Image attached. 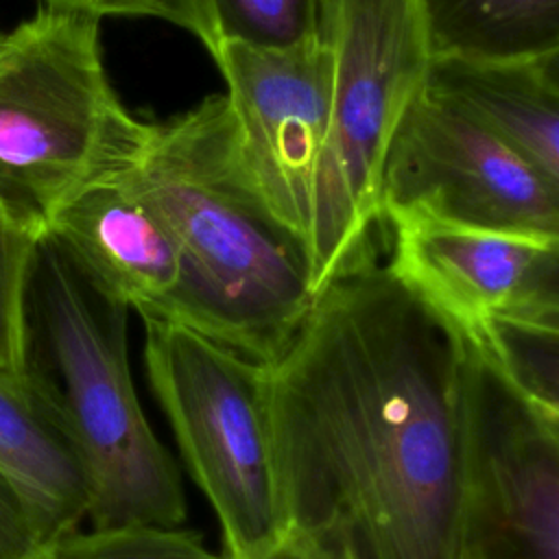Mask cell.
I'll list each match as a JSON object with an SVG mask.
<instances>
[{
	"label": "cell",
	"mask_w": 559,
	"mask_h": 559,
	"mask_svg": "<svg viewBox=\"0 0 559 559\" xmlns=\"http://www.w3.org/2000/svg\"><path fill=\"white\" fill-rule=\"evenodd\" d=\"M474 356L373 249L328 280L266 367L286 533L323 559H474Z\"/></svg>",
	"instance_id": "1"
},
{
	"label": "cell",
	"mask_w": 559,
	"mask_h": 559,
	"mask_svg": "<svg viewBox=\"0 0 559 559\" xmlns=\"http://www.w3.org/2000/svg\"><path fill=\"white\" fill-rule=\"evenodd\" d=\"M127 179L164 221L181 260L162 321L275 365L319 290L306 240L280 218L247 164L227 96L148 122Z\"/></svg>",
	"instance_id": "2"
},
{
	"label": "cell",
	"mask_w": 559,
	"mask_h": 559,
	"mask_svg": "<svg viewBox=\"0 0 559 559\" xmlns=\"http://www.w3.org/2000/svg\"><path fill=\"white\" fill-rule=\"evenodd\" d=\"M129 310L55 231L31 242L22 293L26 373L81 450L92 483V528L179 526L183 483L135 395Z\"/></svg>",
	"instance_id": "3"
},
{
	"label": "cell",
	"mask_w": 559,
	"mask_h": 559,
	"mask_svg": "<svg viewBox=\"0 0 559 559\" xmlns=\"http://www.w3.org/2000/svg\"><path fill=\"white\" fill-rule=\"evenodd\" d=\"M98 24L41 7L0 33V205L31 242L81 190L129 170L148 138L107 79Z\"/></svg>",
	"instance_id": "4"
},
{
	"label": "cell",
	"mask_w": 559,
	"mask_h": 559,
	"mask_svg": "<svg viewBox=\"0 0 559 559\" xmlns=\"http://www.w3.org/2000/svg\"><path fill=\"white\" fill-rule=\"evenodd\" d=\"M319 33L330 122L310 234L317 290L373 249L382 164L430 63L417 0H321Z\"/></svg>",
	"instance_id": "5"
},
{
	"label": "cell",
	"mask_w": 559,
	"mask_h": 559,
	"mask_svg": "<svg viewBox=\"0 0 559 559\" xmlns=\"http://www.w3.org/2000/svg\"><path fill=\"white\" fill-rule=\"evenodd\" d=\"M144 321L151 389L214 509L227 559H255L288 526L269 421V373L175 321Z\"/></svg>",
	"instance_id": "6"
},
{
	"label": "cell",
	"mask_w": 559,
	"mask_h": 559,
	"mask_svg": "<svg viewBox=\"0 0 559 559\" xmlns=\"http://www.w3.org/2000/svg\"><path fill=\"white\" fill-rule=\"evenodd\" d=\"M380 218L559 240V186L424 85L382 164Z\"/></svg>",
	"instance_id": "7"
},
{
	"label": "cell",
	"mask_w": 559,
	"mask_h": 559,
	"mask_svg": "<svg viewBox=\"0 0 559 559\" xmlns=\"http://www.w3.org/2000/svg\"><path fill=\"white\" fill-rule=\"evenodd\" d=\"M474 559H559V411L518 386L476 338Z\"/></svg>",
	"instance_id": "8"
},
{
	"label": "cell",
	"mask_w": 559,
	"mask_h": 559,
	"mask_svg": "<svg viewBox=\"0 0 559 559\" xmlns=\"http://www.w3.org/2000/svg\"><path fill=\"white\" fill-rule=\"evenodd\" d=\"M216 66L249 168L280 218L310 249L330 122V55L321 33L284 50L223 44Z\"/></svg>",
	"instance_id": "9"
},
{
	"label": "cell",
	"mask_w": 559,
	"mask_h": 559,
	"mask_svg": "<svg viewBox=\"0 0 559 559\" xmlns=\"http://www.w3.org/2000/svg\"><path fill=\"white\" fill-rule=\"evenodd\" d=\"M391 227L393 271L472 334L491 321L559 325V240L435 223Z\"/></svg>",
	"instance_id": "10"
},
{
	"label": "cell",
	"mask_w": 559,
	"mask_h": 559,
	"mask_svg": "<svg viewBox=\"0 0 559 559\" xmlns=\"http://www.w3.org/2000/svg\"><path fill=\"white\" fill-rule=\"evenodd\" d=\"M50 231L94 280L142 319L166 317L181 282L179 251L164 221L127 179V170L72 197Z\"/></svg>",
	"instance_id": "11"
},
{
	"label": "cell",
	"mask_w": 559,
	"mask_h": 559,
	"mask_svg": "<svg viewBox=\"0 0 559 559\" xmlns=\"http://www.w3.org/2000/svg\"><path fill=\"white\" fill-rule=\"evenodd\" d=\"M424 85L559 186V55L430 59Z\"/></svg>",
	"instance_id": "12"
},
{
	"label": "cell",
	"mask_w": 559,
	"mask_h": 559,
	"mask_svg": "<svg viewBox=\"0 0 559 559\" xmlns=\"http://www.w3.org/2000/svg\"><path fill=\"white\" fill-rule=\"evenodd\" d=\"M0 463L33 502L46 542L76 531L87 518L92 483L81 450L28 373H0Z\"/></svg>",
	"instance_id": "13"
},
{
	"label": "cell",
	"mask_w": 559,
	"mask_h": 559,
	"mask_svg": "<svg viewBox=\"0 0 559 559\" xmlns=\"http://www.w3.org/2000/svg\"><path fill=\"white\" fill-rule=\"evenodd\" d=\"M430 59L559 55V0H417Z\"/></svg>",
	"instance_id": "14"
},
{
	"label": "cell",
	"mask_w": 559,
	"mask_h": 559,
	"mask_svg": "<svg viewBox=\"0 0 559 559\" xmlns=\"http://www.w3.org/2000/svg\"><path fill=\"white\" fill-rule=\"evenodd\" d=\"M28 559H227L181 526H118L72 531L44 544Z\"/></svg>",
	"instance_id": "15"
},
{
	"label": "cell",
	"mask_w": 559,
	"mask_h": 559,
	"mask_svg": "<svg viewBox=\"0 0 559 559\" xmlns=\"http://www.w3.org/2000/svg\"><path fill=\"white\" fill-rule=\"evenodd\" d=\"M210 9L221 46L284 50L314 39L321 28V0H210Z\"/></svg>",
	"instance_id": "16"
},
{
	"label": "cell",
	"mask_w": 559,
	"mask_h": 559,
	"mask_svg": "<svg viewBox=\"0 0 559 559\" xmlns=\"http://www.w3.org/2000/svg\"><path fill=\"white\" fill-rule=\"evenodd\" d=\"M31 240L9 223L0 205V373L24 378L22 293Z\"/></svg>",
	"instance_id": "17"
},
{
	"label": "cell",
	"mask_w": 559,
	"mask_h": 559,
	"mask_svg": "<svg viewBox=\"0 0 559 559\" xmlns=\"http://www.w3.org/2000/svg\"><path fill=\"white\" fill-rule=\"evenodd\" d=\"M46 7L90 13L94 17L127 15V17H155L170 22L186 33L194 35L216 61L221 50L218 31L212 17L210 0H44Z\"/></svg>",
	"instance_id": "18"
},
{
	"label": "cell",
	"mask_w": 559,
	"mask_h": 559,
	"mask_svg": "<svg viewBox=\"0 0 559 559\" xmlns=\"http://www.w3.org/2000/svg\"><path fill=\"white\" fill-rule=\"evenodd\" d=\"M44 544L48 542L33 502L0 463V559H28Z\"/></svg>",
	"instance_id": "19"
},
{
	"label": "cell",
	"mask_w": 559,
	"mask_h": 559,
	"mask_svg": "<svg viewBox=\"0 0 559 559\" xmlns=\"http://www.w3.org/2000/svg\"><path fill=\"white\" fill-rule=\"evenodd\" d=\"M255 559H323V557L299 537L286 533L277 544L266 548Z\"/></svg>",
	"instance_id": "20"
}]
</instances>
